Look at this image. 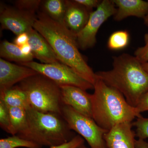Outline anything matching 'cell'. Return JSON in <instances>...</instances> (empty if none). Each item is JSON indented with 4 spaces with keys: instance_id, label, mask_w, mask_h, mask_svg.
Returning <instances> with one entry per match:
<instances>
[{
    "instance_id": "cell-1",
    "label": "cell",
    "mask_w": 148,
    "mask_h": 148,
    "mask_svg": "<svg viewBox=\"0 0 148 148\" xmlns=\"http://www.w3.org/2000/svg\"><path fill=\"white\" fill-rule=\"evenodd\" d=\"M33 28L47 40L60 62L71 67L94 85L98 77L79 52L76 36L64 24L51 19L43 12H40Z\"/></svg>"
},
{
    "instance_id": "cell-2",
    "label": "cell",
    "mask_w": 148,
    "mask_h": 148,
    "mask_svg": "<svg viewBox=\"0 0 148 148\" xmlns=\"http://www.w3.org/2000/svg\"><path fill=\"white\" fill-rule=\"evenodd\" d=\"M112 69L95 73L98 78L119 91L128 104L136 108L148 90V73L135 56L124 53L113 58Z\"/></svg>"
},
{
    "instance_id": "cell-3",
    "label": "cell",
    "mask_w": 148,
    "mask_h": 148,
    "mask_svg": "<svg viewBox=\"0 0 148 148\" xmlns=\"http://www.w3.org/2000/svg\"><path fill=\"white\" fill-rule=\"evenodd\" d=\"M93 86L92 119L101 128L109 131L117 125L131 122L135 117L141 116L119 91L102 80L98 78Z\"/></svg>"
},
{
    "instance_id": "cell-4",
    "label": "cell",
    "mask_w": 148,
    "mask_h": 148,
    "mask_svg": "<svg viewBox=\"0 0 148 148\" xmlns=\"http://www.w3.org/2000/svg\"><path fill=\"white\" fill-rule=\"evenodd\" d=\"M27 126L17 135L21 138L49 147L68 143L75 135L61 114L27 110Z\"/></svg>"
},
{
    "instance_id": "cell-5",
    "label": "cell",
    "mask_w": 148,
    "mask_h": 148,
    "mask_svg": "<svg viewBox=\"0 0 148 148\" xmlns=\"http://www.w3.org/2000/svg\"><path fill=\"white\" fill-rule=\"evenodd\" d=\"M18 85L26 93L31 108L42 112L61 114V88L53 81L38 73Z\"/></svg>"
},
{
    "instance_id": "cell-6",
    "label": "cell",
    "mask_w": 148,
    "mask_h": 148,
    "mask_svg": "<svg viewBox=\"0 0 148 148\" xmlns=\"http://www.w3.org/2000/svg\"><path fill=\"white\" fill-rule=\"evenodd\" d=\"M61 115L70 129L84 138L90 148H107L104 136L108 131L100 127L92 118L83 115L71 107L63 105Z\"/></svg>"
},
{
    "instance_id": "cell-7",
    "label": "cell",
    "mask_w": 148,
    "mask_h": 148,
    "mask_svg": "<svg viewBox=\"0 0 148 148\" xmlns=\"http://www.w3.org/2000/svg\"><path fill=\"white\" fill-rule=\"evenodd\" d=\"M19 64L33 69L59 86H73L85 90L94 88L91 83L83 78L73 69L61 62L44 64L32 61Z\"/></svg>"
},
{
    "instance_id": "cell-8",
    "label": "cell",
    "mask_w": 148,
    "mask_h": 148,
    "mask_svg": "<svg viewBox=\"0 0 148 148\" xmlns=\"http://www.w3.org/2000/svg\"><path fill=\"white\" fill-rule=\"evenodd\" d=\"M117 8L112 0H103L94 11L90 13L87 23L76 36L79 49L86 50L94 46L96 35L102 24L116 13Z\"/></svg>"
},
{
    "instance_id": "cell-9",
    "label": "cell",
    "mask_w": 148,
    "mask_h": 148,
    "mask_svg": "<svg viewBox=\"0 0 148 148\" xmlns=\"http://www.w3.org/2000/svg\"><path fill=\"white\" fill-rule=\"evenodd\" d=\"M37 17L35 14L16 7L2 6L1 8L0 22L2 29L10 30L16 36L27 33L33 28Z\"/></svg>"
},
{
    "instance_id": "cell-10",
    "label": "cell",
    "mask_w": 148,
    "mask_h": 148,
    "mask_svg": "<svg viewBox=\"0 0 148 148\" xmlns=\"http://www.w3.org/2000/svg\"><path fill=\"white\" fill-rule=\"evenodd\" d=\"M62 105L71 107L79 113L92 118L91 95L73 86H60Z\"/></svg>"
},
{
    "instance_id": "cell-11",
    "label": "cell",
    "mask_w": 148,
    "mask_h": 148,
    "mask_svg": "<svg viewBox=\"0 0 148 148\" xmlns=\"http://www.w3.org/2000/svg\"><path fill=\"white\" fill-rule=\"evenodd\" d=\"M38 73L29 67L16 65L0 58V93Z\"/></svg>"
},
{
    "instance_id": "cell-12",
    "label": "cell",
    "mask_w": 148,
    "mask_h": 148,
    "mask_svg": "<svg viewBox=\"0 0 148 148\" xmlns=\"http://www.w3.org/2000/svg\"><path fill=\"white\" fill-rule=\"evenodd\" d=\"M131 122L117 125L104 136L107 148H135V132Z\"/></svg>"
},
{
    "instance_id": "cell-13",
    "label": "cell",
    "mask_w": 148,
    "mask_h": 148,
    "mask_svg": "<svg viewBox=\"0 0 148 148\" xmlns=\"http://www.w3.org/2000/svg\"><path fill=\"white\" fill-rule=\"evenodd\" d=\"M66 1L64 24L76 36L86 25L91 12L75 0Z\"/></svg>"
},
{
    "instance_id": "cell-14",
    "label": "cell",
    "mask_w": 148,
    "mask_h": 148,
    "mask_svg": "<svg viewBox=\"0 0 148 148\" xmlns=\"http://www.w3.org/2000/svg\"><path fill=\"white\" fill-rule=\"evenodd\" d=\"M28 43L34 58L42 64H49L60 62L50 45L42 35L34 28L27 32Z\"/></svg>"
},
{
    "instance_id": "cell-15",
    "label": "cell",
    "mask_w": 148,
    "mask_h": 148,
    "mask_svg": "<svg viewBox=\"0 0 148 148\" xmlns=\"http://www.w3.org/2000/svg\"><path fill=\"white\" fill-rule=\"evenodd\" d=\"M117 7L114 19L120 21L129 16L144 18L148 13V1L112 0Z\"/></svg>"
},
{
    "instance_id": "cell-16",
    "label": "cell",
    "mask_w": 148,
    "mask_h": 148,
    "mask_svg": "<svg viewBox=\"0 0 148 148\" xmlns=\"http://www.w3.org/2000/svg\"><path fill=\"white\" fill-rule=\"evenodd\" d=\"M0 56L3 59L15 61L19 64L33 61L34 58L33 53L29 55L24 54L19 46L6 40L1 43Z\"/></svg>"
},
{
    "instance_id": "cell-17",
    "label": "cell",
    "mask_w": 148,
    "mask_h": 148,
    "mask_svg": "<svg viewBox=\"0 0 148 148\" xmlns=\"http://www.w3.org/2000/svg\"><path fill=\"white\" fill-rule=\"evenodd\" d=\"M0 100L3 101L8 107L26 110L31 108L26 93L18 85L0 93Z\"/></svg>"
},
{
    "instance_id": "cell-18",
    "label": "cell",
    "mask_w": 148,
    "mask_h": 148,
    "mask_svg": "<svg viewBox=\"0 0 148 148\" xmlns=\"http://www.w3.org/2000/svg\"><path fill=\"white\" fill-rule=\"evenodd\" d=\"M43 11L53 20L64 24L66 1L64 0H46L42 2Z\"/></svg>"
},
{
    "instance_id": "cell-19",
    "label": "cell",
    "mask_w": 148,
    "mask_h": 148,
    "mask_svg": "<svg viewBox=\"0 0 148 148\" xmlns=\"http://www.w3.org/2000/svg\"><path fill=\"white\" fill-rule=\"evenodd\" d=\"M9 109L11 124V134L17 135L27 126V110L21 108H11Z\"/></svg>"
},
{
    "instance_id": "cell-20",
    "label": "cell",
    "mask_w": 148,
    "mask_h": 148,
    "mask_svg": "<svg viewBox=\"0 0 148 148\" xmlns=\"http://www.w3.org/2000/svg\"><path fill=\"white\" fill-rule=\"evenodd\" d=\"M42 148L36 143L21 138L17 135H12L0 140V148Z\"/></svg>"
},
{
    "instance_id": "cell-21",
    "label": "cell",
    "mask_w": 148,
    "mask_h": 148,
    "mask_svg": "<svg viewBox=\"0 0 148 148\" xmlns=\"http://www.w3.org/2000/svg\"><path fill=\"white\" fill-rule=\"evenodd\" d=\"M129 39V34L127 31H118L114 32L109 37L108 47L113 50L124 49L128 45Z\"/></svg>"
},
{
    "instance_id": "cell-22",
    "label": "cell",
    "mask_w": 148,
    "mask_h": 148,
    "mask_svg": "<svg viewBox=\"0 0 148 148\" xmlns=\"http://www.w3.org/2000/svg\"><path fill=\"white\" fill-rule=\"evenodd\" d=\"M136 127L135 133L138 139L144 140L148 138V118L141 116L137 117L136 121L132 123Z\"/></svg>"
},
{
    "instance_id": "cell-23",
    "label": "cell",
    "mask_w": 148,
    "mask_h": 148,
    "mask_svg": "<svg viewBox=\"0 0 148 148\" xmlns=\"http://www.w3.org/2000/svg\"><path fill=\"white\" fill-rule=\"evenodd\" d=\"M0 126L6 132L11 134L9 109L3 101L0 100Z\"/></svg>"
},
{
    "instance_id": "cell-24",
    "label": "cell",
    "mask_w": 148,
    "mask_h": 148,
    "mask_svg": "<svg viewBox=\"0 0 148 148\" xmlns=\"http://www.w3.org/2000/svg\"><path fill=\"white\" fill-rule=\"evenodd\" d=\"M42 1L40 0H18L15 1V7L21 10L36 14Z\"/></svg>"
},
{
    "instance_id": "cell-25",
    "label": "cell",
    "mask_w": 148,
    "mask_h": 148,
    "mask_svg": "<svg viewBox=\"0 0 148 148\" xmlns=\"http://www.w3.org/2000/svg\"><path fill=\"white\" fill-rule=\"evenodd\" d=\"M145 45L135 50V56L141 64L148 62V33L145 35Z\"/></svg>"
},
{
    "instance_id": "cell-26",
    "label": "cell",
    "mask_w": 148,
    "mask_h": 148,
    "mask_svg": "<svg viewBox=\"0 0 148 148\" xmlns=\"http://www.w3.org/2000/svg\"><path fill=\"white\" fill-rule=\"evenodd\" d=\"M83 138L79 135H75L71 141L60 145L54 146L49 148H77L84 144Z\"/></svg>"
},
{
    "instance_id": "cell-27",
    "label": "cell",
    "mask_w": 148,
    "mask_h": 148,
    "mask_svg": "<svg viewBox=\"0 0 148 148\" xmlns=\"http://www.w3.org/2000/svg\"><path fill=\"white\" fill-rule=\"evenodd\" d=\"M139 114L148 111V90L141 97L136 108Z\"/></svg>"
},
{
    "instance_id": "cell-28",
    "label": "cell",
    "mask_w": 148,
    "mask_h": 148,
    "mask_svg": "<svg viewBox=\"0 0 148 148\" xmlns=\"http://www.w3.org/2000/svg\"><path fill=\"white\" fill-rule=\"evenodd\" d=\"M75 1L91 12L92 9L95 8H97L102 2V1L99 0H75Z\"/></svg>"
},
{
    "instance_id": "cell-29",
    "label": "cell",
    "mask_w": 148,
    "mask_h": 148,
    "mask_svg": "<svg viewBox=\"0 0 148 148\" xmlns=\"http://www.w3.org/2000/svg\"><path fill=\"white\" fill-rule=\"evenodd\" d=\"M29 37L27 33H23L16 36L14 41V43L20 47L28 43Z\"/></svg>"
},
{
    "instance_id": "cell-30",
    "label": "cell",
    "mask_w": 148,
    "mask_h": 148,
    "mask_svg": "<svg viewBox=\"0 0 148 148\" xmlns=\"http://www.w3.org/2000/svg\"><path fill=\"white\" fill-rule=\"evenodd\" d=\"M135 148H148V143L140 139L135 140Z\"/></svg>"
},
{
    "instance_id": "cell-31",
    "label": "cell",
    "mask_w": 148,
    "mask_h": 148,
    "mask_svg": "<svg viewBox=\"0 0 148 148\" xmlns=\"http://www.w3.org/2000/svg\"><path fill=\"white\" fill-rule=\"evenodd\" d=\"M23 53L27 55L32 54V49L29 43L19 47Z\"/></svg>"
},
{
    "instance_id": "cell-32",
    "label": "cell",
    "mask_w": 148,
    "mask_h": 148,
    "mask_svg": "<svg viewBox=\"0 0 148 148\" xmlns=\"http://www.w3.org/2000/svg\"><path fill=\"white\" fill-rule=\"evenodd\" d=\"M142 65H143V68H144V70L148 73V62L142 64Z\"/></svg>"
},
{
    "instance_id": "cell-33",
    "label": "cell",
    "mask_w": 148,
    "mask_h": 148,
    "mask_svg": "<svg viewBox=\"0 0 148 148\" xmlns=\"http://www.w3.org/2000/svg\"><path fill=\"white\" fill-rule=\"evenodd\" d=\"M144 23H145L146 25H147L148 27V13L145 16V17L144 18Z\"/></svg>"
},
{
    "instance_id": "cell-34",
    "label": "cell",
    "mask_w": 148,
    "mask_h": 148,
    "mask_svg": "<svg viewBox=\"0 0 148 148\" xmlns=\"http://www.w3.org/2000/svg\"><path fill=\"white\" fill-rule=\"evenodd\" d=\"M77 148H87V147H86L84 145V144H83V145H81L79 146V147H77Z\"/></svg>"
}]
</instances>
